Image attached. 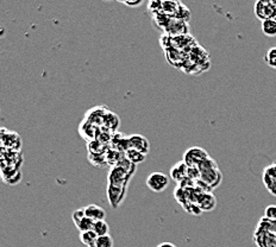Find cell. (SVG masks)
Instances as JSON below:
<instances>
[{
    "label": "cell",
    "instance_id": "cell-1",
    "mask_svg": "<svg viewBox=\"0 0 276 247\" xmlns=\"http://www.w3.org/2000/svg\"><path fill=\"white\" fill-rule=\"evenodd\" d=\"M199 176L201 177L202 182L207 183L209 188H214L221 182V172L215 162L212 158H207L204 163L198 166Z\"/></svg>",
    "mask_w": 276,
    "mask_h": 247
},
{
    "label": "cell",
    "instance_id": "cell-2",
    "mask_svg": "<svg viewBox=\"0 0 276 247\" xmlns=\"http://www.w3.org/2000/svg\"><path fill=\"white\" fill-rule=\"evenodd\" d=\"M207 158L209 157L207 152H206L204 148L194 146L188 148V150L186 151L185 157H183V162H185L189 168H198L200 164L204 163Z\"/></svg>",
    "mask_w": 276,
    "mask_h": 247
},
{
    "label": "cell",
    "instance_id": "cell-3",
    "mask_svg": "<svg viewBox=\"0 0 276 247\" xmlns=\"http://www.w3.org/2000/svg\"><path fill=\"white\" fill-rule=\"evenodd\" d=\"M147 186L154 192H162L169 186V178L163 172L156 171V172H152L148 176Z\"/></svg>",
    "mask_w": 276,
    "mask_h": 247
},
{
    "label": "cell",
    "instance_id": "cell-4",
    "mask_svg": "<svg viewBox=\"0 0 276 247\" xmlns=\"http://www.w3.org/2000/svg\"><path fill=\"white\" fill-rule=\"evenodd\" d=\"M255 16L261 20L265 19L276 18V6L269 4V2H262V0H256L255 2Z\"/></svg>",
    "mask_w": 276,
    "mask_h": 247
},
{
    "label": "cell",
    "instance_id": "cell-5",
    "mask_svg": "<svg viewBox=\"0 0 276 247\" xmlns=\"http://www.w3.org/2000/svg\"><path fill=\"white\" fill-rule=\"evenodd\" d=\"M263 184L271 195L276 196V162L268 166L263 171Z\"/></svg>",
    "mask_w": 276,
    "mask_h": 247
},
{
    "label": "cell",
    "instance_id": "cell-6",
    "mask_svg": "<svg viewBox=\"0 0 276 247\" xmlns=\"http://www.w3.org/2000/svg\"><path fill=\"white\" fill-rule=\"evenodd\" d=\"M128 142L129 148H135V150L144 154L145 156L150 151V142L142 134H136V133L135 134H131L130 137H128Z\"/></svg>",
    "mask_w": 276,
    "mask_h": 247
},
{
    "label": "cell",
    "instance_id": "cell-7",
    "mask_svg": "<svg viewBox=\"0 0 276 247\" xmlns=\"http://www.w3.org/2000/svg\"><path fill=\"white\" fill-rule=\"evenodd\" d=\"M84 209L86 216L90 218L94 222L100 220H105V218H106V212H105V209H103L98 204H88L86 206Z\"/></svg>",
    "mask_w": 276,
    "mask_h": 247
},
{
    "label": "cell",
    "instance_id": "cell-8",
    "mask_svg": "<svg viewBox=\"0 0 276 247\" xmlns=\"http://www.w3.org/2000/svg\"><path fill=\"white\" fill-rule=\"evenodd\" d=\"M189 166H187L185 162H179L175 166L170 169V176L171 178L176 182H180V180H185L187 176H188Z\"/></svg>",
    "mask_w": 276,
    "mask_h": 247
},
{
    "label": "cell",
    "instance_id": "cell-9",
    "mask_svg": "<svg viewBox=\"0 0 276 247\" xmlns=\"http://www.w3.org/2000/svg\"><path fill=\"white\" fill-rule=\"evenodd\" d=\"M125 160H128L132 166H136V164L142 163L145 160V154H142L135 148H128L125 151Z\"/></svg>",
    "mask_w": 276,
    "mask_h": 247
},
{
    "label": "cell",
    "instance_id": "cell-10",
    "mask_svg": "<svg viewBox=\"0 0 276 247\" xmlns=\"http://www.w3.org/2000/svg\"><path fill=\"white\" fill-rule=\"evenodd\" d=\"M262 32L266 37H276V18L265 19L262 22Z\"/></svg>",
    "mask_w": 276,
    "mask_h": 247
},
{
    "label": "cell",
    "instance_id": "cell-11",
    "mask_svg": "<svg viewBox=\"0 0 276 247\" xmlns=\"http://www.w3.org/2000/svg\"><path fill=\"white\" fill-rule=\"evenodd\" d=\"M97 238L98 236L95 234L93 230H86V232L80 233V240L86 247H93L95 242H97Z\"/></svg>",
    "mask_w": 276,
    "mask_h": 247
},
{
    "label": "cell",
    "instance_id": "cell-12",
    "mask_svg": "<svg viewBox=\"0 0 276 247\" xmlns=\"http://www.w3.org/2000/svg\"><path fill=\"white\" fill-rule=\"evenodd\" d=\"M93 230L98 236H109V234H110V226H109V224H107L105 220H100V221H97V222H94Z\"/></svg>",
    "mask_w": 276,
    "mask_h": 247
},
{
    "label": "cell",
    "instance_id": "cell-13",
    "mask_svg": "<svg viewBox=\"0 0 276 247\" xmlns=\"http://www.w3.org/2000/svg\"><path fill=\"white\" fill-rule=\"evenodd\" d=\"M93 226H94V221L91 220V218L87 216H84L80 221H79V222L75 224V227L80 230V233L86 232V230H93Z\"/></svg>",
    "mask_w": 276,
    "mask_h": 247
},
{
    "label": "cell",
    "instance_id": "cell-14",
    "mask_svg": "<svg viewBox=\"0 0 276 247\" xmlns=\"http://www.w3.org/2000/svg\"><path fill=\"white\" fill-rule=\"evenodd\" d=\"M264 62L268 66H270L272 69H276V46H271L270 49L265 52Z\"/></svg>",
    "mask_w": 276,
    "mask_h": 247
},
{
    "label": "cell",
    "instance_id": "cell-15",
    "mask_svg": "<svg viewBox=\"0 0 276 247\" xmlns=\"http://www.w3.org/2000/svg\"><path fill=\"white\" fill-rule=\"evenodd\" d=\"M113 245H114L113 239L109 234V236H98L97 242H95L93 247H113Z\"/></svg>",
    "mask_w": 276,
    "mask_h": 247
},
{
    "label": "cell",
    "instance_id": "cell-16",
    "mask_svg": "<svg viewBox=\"0 0 276 247\" xmlns=\"http://www.w3.org/2000/svg\"><path fill=\"white\" fill-rule=\"evenodd\" d=\"M264 216L266 220L276 222V204H269L264 209Z\"/></svg>",
    "mask_w": 276,
    "mask_h": 247
},
{
    "label": "cell",
    "instance_id": "cell-17",
    "mask_svg": "<svg viewBox=\"0 0 276 247\" xmlns=\"http://www.w3.org/2000/svg\"><path fill=\"white\" fill-rule=\"evenodd\" d=\"M86 216L85 214V209L84 208H80V209H76V210L73 212V215H72V218H73V222H74V224L76 222H79V221L81 220L82 218Z\"/></svg>",
    "mask_w": 276,
    "mask_h": 247
},
{
    "label": "cell",
    "instance_id": "cell-18",
    "mask_svg": "<svg viewBox=\"0 0 276 247\" xmlns=\"http://www.w3.org/2000/svg\"><path fill=\"white\" fill-rule=\"evenodd\" d=\"M143 0H124V4L130 6V8H138L139 5H142Z\"/></svg>",
    "mask_w": 276,
    "mask_h": 247
},
{
    "label": "cell",
    "instance_id": "cell-19",
    "mask_svg": "<svg viewBox=\"0 0 276 247\" xmlns=\"http://www.w3.org/2000/svg\"><path fill=\"white\" fill-rule=\"evenodd\" d=\"M157 247H177L176 245H174V244H171V242H162L160 244V245H158Z\"/></svg>",
    "mask_w": 276,
    "mask_h": 247
},
{
    "label": "cell",
    "instance_id": "cell-20",
    "mask_svg": "<svg viewBox=\"0 0 276 247\" xmlns=\"http://www.w3.org/2000/svg\"><path fill=\"white\" fill-rule=\"evenodd\" d=\"M262 2H269V4H271V5H274V6H276V0H262Z\"/></svg>",
    "mask_w": 276,
    "mask_h": 247
},
{
    "label": "cell",
    "instance_id": "cell-21",
    "mask_svg": "<svg viewBox=\"0 0 276 247\" xmlns=\"http://www.w3.org/2000/svg\"><path fill=\"white\" fill-rule=\"evenodd\" d=\"M117 2H124V0H117Z\"/></svg>",
    "mask_w": 276,
    "mask_h": 247
},
{
    "label": "cell",
    "instance_id": "cell-22",
    "mask_svg": "<svg viewBox=\"0 0 276 247\" xmlns=\"http://www.w3.org/2000/svg\"><path fill=\"white\" fill-rule=\"evenodd\" d=\"M106 2H109V0H106Z\"/></svg>",
    "mask_w": 276,
    "mask_h": 247
}]
</instances>
